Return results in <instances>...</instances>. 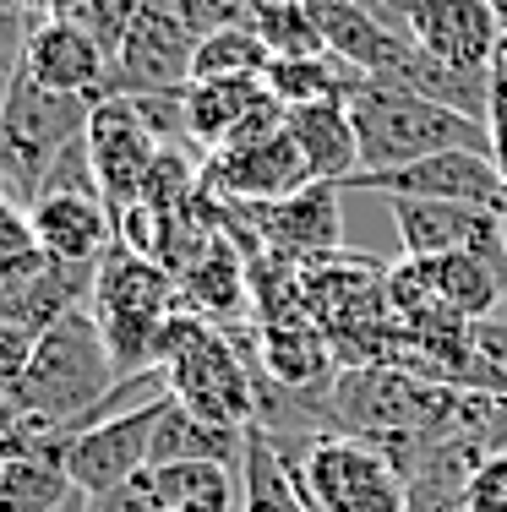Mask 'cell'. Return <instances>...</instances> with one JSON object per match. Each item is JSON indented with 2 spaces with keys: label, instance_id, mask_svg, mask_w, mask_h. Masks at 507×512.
I'll use <instances>...</instances> for the list:
<instances>
[{
  "label": "cell",
  "instance_id": "cell-30",
  "mask_svg": "<svg viewBox=\"0 0 507 512\" xmlns=\"http://www.w3.org/2000/svg\"><path fill=\"white\" fill-rule=\"evenodd\" d=\"M44 262V246L33 240V224L22 207L0 202V289L17 284L22 273H33V267Z\"/></svg>",
  "mask_w": 507,
  "mask_h": 512
},
{
  "label": "cell",
  "instance_id": "cell-20",
  "mask_svg": "<svg viewBox=\"0 0 507 512\" xmlns=\"http://www.w3.org/2000/svg\"><path fill=\"white\" fill-rule=\"evenodd\" d=\"M175 284H180L186 311L202 316V322H213V327H224V333L240 322V316H251V267H246L240 240L229 235V224L213 235V246L202 251Z\"/></svg>",
  "mask_w": 507,
  "mask_h": 512
},
{
  "label": "cell",
  "instance_id": "cell-7",
  "mask_svg": "<svg viewBox=\"0 0 507 512\" xmlns=\"http://www.w3.org/2000/svg\"><path fill=\"white\" fill-rule=\"evenodd\" d=\"M311 512H409V474L366 436H317L295 458Z\"/></svg>",
  "mask_w": 507,
  "mask_h": 512
},
{
  "label": "cell",
  "instance_id": "cell-19",
  "mask_svg": "<svg viewBox=\"0 0 507 512\" xmlns=\"http://www.w3.org/2000/svg\"><path fill=\"white\" fill-rule=\"evenodd\" d=\"M93 278L99 267H82V262H60V256H44L33 273H22L17 284L0 289V322L22 327V333H50L60 316L82 311L93 300Z\"/></svg>",
  "mask_w": 507,
  "mask_h": 512
},
{
  "label": "cell",
  "instance_id": "cell-34",
  "mask_svg": "<svg viewBox=\"0 0 507 512\" xmlns=\"http://www.w3.org/2000/svg\"><path fill=\"white\" fill-rule=\"evenodd\" d=\"M246 6L251 0H169V11H175L197 39L213 28H229V22H246Z\"/></svg>",
  "mask_w": 507,
  "mask_h": 512
},
{
  "label": "cell",
  "instance_id": "cell-36",
  "mask_svg": "<svg viewBox=\"0 0 507 512\" xmlns=\"http://www.w3.org/2000/svg\"><path fill=\"white\" fill-rule=\"evenodd\" d=\"M88 502H93V512H164L159 491H153V474H137V480L115 485L104 496H88Z\"/></svg>",
  "mask_w": 507,
  "mask_h": 512
},
{
  "label": "cell",
  "instance_id": "cell-33",
  "mask_svg": "<svg viewBox=\"0 0 507 512\" xmlns=\"http://www.w3.org/2000/svg\"><path fill=\"white\" fill-rule=\"evenodd\" d=\"M142 6H148V0H88V17H82V28H88L93 39L104 44V55L115 60L120 39H126V28L137 22Z\"/></svg>",
  "mask_w": 507,
  "mask_h": 512
},
{
  "label": "cell",
  "instance_id": "cell-10",
  "mask_svg": "<svg viewBox=\"0 0 507 512\" xmlns=\"http://www.w3.org/2000/svg\"><path fill=\"white\" fill-rule=\"evenodd\" d=\"M191 55H197V33L169 11V0H148L110 60L115 93H131V99H180L191 88Z\"/></svg>",
  "mask_w": 507,
  "mask_h": 512
},
{
  "label": "cell",
  "instance_id": "cell-21",
  "mask_svg": "<svg viewBox=\"0 0 507 512\" xmlns=\"http://www.w3.org/2000/svg\"><path fill=\"white\" fill-rule=\"evenodd\" d=\"M284 131L306 153V169L317 186H344L349 175H360V137H355V120H349L344 99L284 109Z\"/></svg>",
  "mask_w": 507,
  "mask_h": 512
},
{
  "label": "cell",
  "instance_id": "cell-23",
  "mask_svg": "<svg viewBox=\"0 0 507 512\" xmlns=\"http://www.w3.org/2000/svg\"><path fill=\"white\" fill-rule=\"evenodd\" d=\"M431 284L437 300L448 311H458L464 322L486 327L497 306L507 300V251H458L431 262Z\"/></svg>",
  "mask_w": 507,
  "mask_h": 512
},
{
  "label": "cell",
  "instance_id": "cell-8",
  "mask_svg": "<svg viewBox=\"0 0 507 512\" xmlns=\"http://www.w3.org/2000/svg\"><path fill=\"white\" fill-rule=\"evenodd\" d=\"M338 197H344V186H306L279 202H240V207H219V213L257 251L306 267L317 256L344 251V207H338Z\"/></svg>",
  "mask_w": 507,
  "mask_h": 512
},
{
  "label": "cell",
  "instance_id": "cell-32",
  "mask_svg": "<svg viewBox=\"0 0 507 512\" xmlns=\"http://www.w3.org/2000/svg\"><path fill=\"white\" fill-rule=\"evenodd\" d=\"M28 33H33V17H28V11H22L17 0H0V104H6V93L17 88V77H22Z\"/></svg>",
  "mask_w": 507,
  "mask_h": 512
},
{
  "label": "cell",
  "instance_id": "cell-4",
  "mask_svg": "<svg viewBox=\"0 0 507 512\" xmlns=\"http://www.w3.org/2000/svg\"><path fill=\"white\" fill-rule=\"evenodd\" d=\"M88 311L99 316V333L110 344L115 371L137 376V371H159L164 338L186 316V300H180L175 273H164L153 256H142V251L115 240L110 256L99 262Z\"/></svg>",
  "mask_w": 507,
  "mask_h": 512
},
{
  "label": "cell",
  "instance_id": "cell-18",
  "mask_svg": "<svg viewBox=\"0 0 507 512\" xmlns=\"http://www.w3.org/2000/svg\"><path fill=\"white\" fill-rule=\"evenodd\" d=\"M28 224L44 256H60V262L99 267L115 246V207L93 191H44L28 207Z\"/></svg>",
  "mask_w": 507,
  "mask_h": 512
},
{
  "label": "cell",
  "instance_id": "cell-15",
  "mask_svg": "<svg viewBox=\"0 0 507 512\" xmlns=\"http://www.w3.org/2000/svg\"><path fill=\"white\" fill-rule=\"evenodd\" d=\"M159 404H142L131 414H110V420H93L82 431L66 436V469L71 485L82 496H104L115 485L137 480L153 469V425H159Z\"/></svg>",
  "mask_w": 507,
  "mask_h": 512
},
{
  "label": "cell",
  "instance_id": "cell-14",
  "mask_svg": "<svg viewBox=\"0 0 507 512\" xmlns=\"http://www.w3.org/2000/svg\"><path fill=\"white\" fill-rule=\"evenodd\" d=\"M186 137L197 148H251V142L284 131V104L268 93L262 77H235V82H191L180 93Z\"/></svg>",
  "mask_w": 507,
  "mask_h": 512
},
{
  "label": "cell",
  "instance_id": "cell-29",
  "mask_svg": "<svg viewBox=\"0 0 507 512\" xmlns=\"http://www.w3.org/2000/svg\"><path fill=\"white\" fill-rule=\"evenodd\" d=\"M273 66V55L262 50V39L246 28V22H229V28H213L197 39V55H191V82H235V77H262Z\"/></svg>",
  "mask_w": 507,
  "mask_h": 512
},
{
  "label": "cell",
  "instance_id": "cell-28",
  "mask_svg": "<svg viewBox=\"0 0 507 512\" xmlns=\"http://www.w3.org/2000/svg\"><path fill=\"white\" fill-rule=\"evenodd\" d=\"M262 82L284 109H300V104L344 99L349 82H355V66H344L338 55H300V60H273L262 71Z\"/></svg>",
  "mask_w": 507,
  "mask_h": 512
},
{
  "label": "cell",
  "instance_id": "cell-9",
  "mask_svg": "<svg viewBox=\"0 0 507 512\" xmlns=\"http://www.w3.org/2000/svg\"><path fill=\"white\" fill-rule=\"evenodd\" d=\"M164 148L169 142H164V131L153 126V115L142 109V99L110 93V99L93 104L88 158H93V175H99L104 202H110L115 213L142 197V180H148V169L159 164Z\"/></svg>",
  "mask_w": 507,
  "mask_h": 512
},
{
  "label": "cell",
  "instance_id": "cell-41",
  "mask_svg": "<svg viewBox=\"0 0 507 512\" xmlns=\"http://www.w3.org/2000/svg\"><path fill=\"white\" fill-rule=\"evenodd\" d=\"M0 202H6V180H0Z\"/></svg>",
  "mask_w": 507,
  "mask_h": 512
},
{
  "label": "cell",
  "instance_id": "cell-22",
  "mask_svg": "<svg viewBox=\"0 0 507 512\" xmlns=\"http://www.w3.org/2000/svg\"><path fill=\"white\" fill-rule=\"evenodd\" d=\"M71 491L77 485L66 469V436H44L0 458V512H55Z\"/></svg>",
  "mask_w": 507,
  "mask_h": 512
},
{
  "label": "cell",
  "instance_id": "cell-13",
  "mask_svg": "<svg viewBox=\"0 0 507 512\" xmlns=\"http://www.w3.org/2000/svg\"><path fill=\"white\" fill-rule=\"evenodd\" d=\"M317 186L306 169V153L295 148L289 131L251 142V148H219L202 158V197L213 207H240V202H279L295 191Z\"/></svg>",
  "mask_w": 507,
  "mask_h": 512
},
{
  "label": "cell",
  "instance_id": "cell-1",
  "mask_svg": "<svg viewBox=\"0 0 507 512\" xmlns=\"http://www.w3.org/2000/svg\"><path fill=\"white\" fill-rule=\"evenodd\" d=\"M300 300L306 316L328 333L338 371H371L398 365L404 355V322L388 300V267L366 251H333L300 267Z\"/></svg>",
  "mask_w": 507,
  "mask_h": 512
},
{
  "label": "cell",
  "instance_id": "cell-12",
  "mask_svg": "<svg viewBox=\"0 0 507 512\" xmlns=\"http://www.w3.org/2000/svg\"><path fill=\"white\" fill-rule=\"evenodd\" d=\"M349 191H377V197H415V202H475V207H497L507 213V186L497 175V158L475 153V148H453V153H431L398 169H371V175L344 180Z\"/></svg>",
  "mask_w": 507,
  "mask_h": 512
},
{
  "label": "cell",
  "instance_id": "cell-6",
  "mask_svg": "<svg viewBox=\"0 0 507 512\" xmlns=\"http://www.w3.org/2000/svg\"><path fill=\"white\" fill-rule=\"evenodd\" d=\"M93 99L77 93H50L22 71L17 88L0 104V180H6V202L28 213L33 197L44 191V175L71 142L88 137Z\"/></svg>",
  "mask_w": 507,
  "mask_h": 512
},
{
  "label": "cell",
  "instance_id": "cell-35",
  "mask_svg": "<svg viewBox=\"0 0 507 512\" xmlns=\"http://www.w3.org/2000/svg\"><path fill=\"white\" fill-rule=\"evenodd\" d=\"M33 360V333H22V327L0 322V404H11V393H17L22 371H28Z\"/></svg>",
  "mask_w": 507,
  "mask_h": 512
},
{
  "label": "cell",
  "instance_id": "cell-2",
  "mask_svg": "<svg viewBox=\"0 0 507 512\" xmlns=\"http://www.w3.org/2000/svg\"><path fill=\"white\" fill-rule=\"evenodd\" d=\"M115 382L120 371L99 333V316L82 306L33 338V360L11 393V409L39 436H71L93 420V409L115 393Z\"/></svg>",
  "mask_w": 507,
  "mask_h": 512
},
{
  "label": "cell",
  "instance_id": "cell-24",
  "mask_svg": "<svg viewBox=\"0 0 507 512\" xmlns=\"http://www.w3.org/2000/svg\"><path fill=\"white\" fill-rule=\"evenodd\" d=\"M240 453H246V431L213 425L186 404L164 398L159 425H153V469L159 463H229V469H240Z\"/></svg>",
  "mask_w": 507,
  "mask_h": 512
},
{
  "label": "cell",
  "instance_id": "cell-11",
  "mask_svg": "<svg viewBox=\"0 0 507 512\" xmlns=\"http://www.w3.org/2000/svg\"><path fill=\"white\" fill-rule=\"evenodd\" d=\"M409 39L426 60L458 77H491L507 50V22L491 0H415Z\"/></svg>",
  "mask_w": 507,
  "mask_h": 512
},
{
  "label": "cell",
  "instance_id": "cell-25",
  "mask_svg": "<svg viewBox=\"0 0 507 512\" xmlns=\"http://www.w3.org/2000/svg\"><path fill=\"white\" fill-rule=\"evenodd\" d=\"M240 512H311L295 458L257 425L246 431V453H240Z\"/></svg>",
  "mask_w": 507,
  "mask_h": 512
},
{
  "label": "cell",
  "instance_id": "cell-3",
  "mask_svg": "<svg viewBox=\"0 0 507 512\" xmlns=\"http://www.w3.org/2000/svg\"><path fill=\"white\" fill-rule=\"evenodd\" d=\"M344 104H349V120H355V137H360V175L398 169V164H415V158H431V153H453V148L491 153V131L480 120L458 115V109L404 88V82L355 71Z\"/></svg>",
  "mask_w": 507,
  "mask_h": 512
},
{
  "label": "cell",
  "instance_id": "cell-17",
  "mask_svg": "<svg viewBox=\"0 0 507 512\" xmlns=\"http://www.w3.org/2000/svg\"><path fill=\"white\" fill-rule=\"evenodd\" d=\"M22 71H28L39 88L77 93V99H93V104L115 93L110 55H104V44L93 39L82 22H33Z\"/></svg>",
  "mask_w": 507,
  "mask_h": 512
},
{
  "label": "cell",
  "instance_id": "cell-39",
  "mask_svg": "<svg viewBox=\"0 0 507 512\" xmlns=\"http://www.w3.org/2000/svg\"><path fill=\"white\" fill-rule=\"evenodd\" d=\"M349 6L371 11V17H377L382 28H393V33H409V11H415V0H349Z\"/></svg>",
  "mask_w": 507,
  "mask_h": 512
},
{
  "label": "cell",
  "instance_id": "cell-16",
  "mask_svg": "<svg viewBox=\"0 0 507 512\" xmlns=\"http://www.w3.org/2000/svg\"><path fill=\"white\" fill-rule=\"evenodd\" d=\"M393 229L398 246L415 262H437L458 251H507V213L475 202H415L393 197Z\"/></svg>",
  "mask_w": 507,
  "mask_h": 512
},
{
  "label": "cell",
  "instance_id": "cell-5",
  "mask_svg": "<svg viewBox=\"0 0 507 512\" xmlns=\"http://www.w3.org/2000/svg\"><path fill=\"white\" fill-rule=\"evenodd\" d=\"M159 371L169 376V398L186 404L191 414L213 425H235V431L257 425V365L224 327L186 311L164 338Z\"/></svg>",
  "mask_w": 507,
  "mask_h": 512
},
{
  "label": "cell",
  "instance_id": "cell-31",
  "mask_svg": "<svg viewBox=\"0 0 507 512\" xmlns=\"http://www.w3.org/2000/svg\"><path fill=\"white\" fill-rule=\"evenodd\" d=\"M464 512H507V447L475 458L464 474Z\"/></svg>",
  "mask_w": 507,
  "mask_h": 512
},
{
  "label": "cell",
  "instance_id": "cell-40",
  "mask_svg": "<svg viewBox=\"0 0 507 512\" xmlns=\"http://www.w3.org/2000/svg\"><path fill=\"white\" fill-rule=\"evenodd\" d=\"M491 6H497V11H502V22H507V0H491Z\"/></svg>",
  "mask_w": 507,
  "mask_h": 512
},
{
  "label": "cell",
  "instance_id": "cell-37",
  "mask_svg": "<svg viewBox=\"0 0 507 512\" xmlns=\"http://www.w3.org/2000/svg\"><path fill=\"white\" fill-rule=\"evenodd\" d=\"M486 131H491V158H497V175L507 186V55L491 71V109H486Z\"/></svg>",
  "mask_w": 507,
  "mask_h": 512
},
{
  "label": "cell",
  "instance_id": "cell-26",
  "mask_svg": "<svg viewBox=\"0 0 507 512\" xmlns=\"http://www.w3.org/2000/svg\"><path fill=\"white\" fill-rule=\"evenodd\" d=\"M148 474L164 512H240V469L229 463H159Z\"/></svg>",
  "mask_w": 507,
  "mask_h": 512
},
{
  "label": "cell",
  "instance_id": "cell-27",
  "mask_svg": "<svg viewBox=\"0 0 507 512\" xmlns=\"http://www.w3.org/2000/svg\"><path fill=\"white\" fill-rule=\"evenodd\" d=\"M246 28L262 39V50L273 60H300V55H328L317 22V0H251Z\"/></svg>",
  "mask_w": 507,
  "mask_h": 512
},
{
  "label": "cell",
  "instance_id": "cell-38",
  "mask_svg": "<svg viewBox=\"0 0 507 512\" xmlns=\"http://www.w3.org/2000/svg\"><path fill=\"white\" fill-rule=\"evenodd\" d=\"M33 22H82L88 17V0H17Z\"/></svg>",
  "mask_w": 507,
  "mask_h": 512
}]
</instances>
